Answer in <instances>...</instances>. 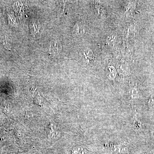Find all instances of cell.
I'll use <instances>...</instances> for the list:
<instances>
[{"label": "cell", "instance_id": "cell-1", "mask_svg": "<svg viewBox=\"0 0 154 154\" xmlns=\"http://www.w3.org/2000/svg\"><path fill=\"white\" fill-rule=\"evenodd\" d=\"M114 151L119 153H125L128 151L127 147L123 146H117L114 148Z\"/></svg>", "mask_w": 154, "mask_h": 154}, {"label": "cell", "instance_id": "cell-2", "mask_svg": "<svg viewBox=\"0 0 154 154\" xmlns=\"http://www.w3.org/2000/svg\"><path fill=\"white\" fill-rule=\"evenodd\" d=\"M59 45L58 44L57 42H54L53 44L51 45V52L54 53L56 54V53L58 52L59 50H60Z\"/></svg>", "mask_w": 154, "mask_h": 154}, {"label": "cell", "instance_id": "cell-3", "mask_svg": "<svg viewBox=\"0 0 154 154\" xmlns=\"http://www.w3.org/2000/svg\"><path fill=\"white\" fill-rule=\"evenodd\" d=\"M30 28H31V32H34V33H36V31H38L40 28L39 25H38V23L36 22H33L31 26H30Z\"/></svg>", "mask_w": 154, "mask_h": 154}, {"label": "cell", "instance_id": "cell-4", "mask_svg": "<svg viewBox=\"0 0 154 154\" xmlns=\"http://www.w3.org/2000/svg\"><path fill=\"white\" fill-rule=\"evenodd\" d=\"M87 152L86 151H84V149L83 148L79 147L77 149H75L74 150L75 154H86Z\"/></svg>", "mask_w": 154, "mask_h": 154}]
</instances>
